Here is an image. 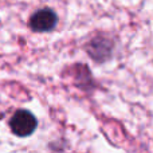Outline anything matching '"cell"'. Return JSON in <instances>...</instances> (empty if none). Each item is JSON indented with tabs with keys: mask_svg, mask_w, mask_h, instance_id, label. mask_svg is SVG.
<instances>
[{
	"mask_svg": "<svg viewBox=\"0 0 153 153\" xmlns=\"http://www.w3.org/2000/svg\"><path fill=\"white\" fill-rule=\"evenodd\" d=\"M86 51L89 53L90 58L93 61L98 62V63H103L111 56L113 43L105 36H97L89 42Z\"/></svg>",
	"mask_w": 153,
	"mask_h": 153,
	"instance_id": "cell-3",
	"label": "cell"
},
{
	"mask_svg": "<svg viewBox=\"0 0 153 153\" xmlns=\"http://www.w3.org/2000/svg\"><path fill=\"white\" fill-rule=\"evenodd\" d=\"M38 126V120L31 111L26 109H19L13 113L10 120V128L12 133L19 137H28L35 132Z\"/></svg>",
	"mask_w": 153,
	"mask_h": 153,
	"instance_id": "cell-1",
	"label": "cell"
},
{
	"mask_svg": "<svg viewBox=\"0 0 153 153\" xmlns=\"http://www.w3.org/2000/svg\"><path fill=\"white\" fill-rule=\"evenodd\" d=\"M58 15L51 8H42L28 19V27L34 32H50L56 27Z\"/></svg>",
	"mask_w": 153,
	"mask_h": 153,
	"instance_id": "cell-2",
	"label": "cell"
}]
</instances>
